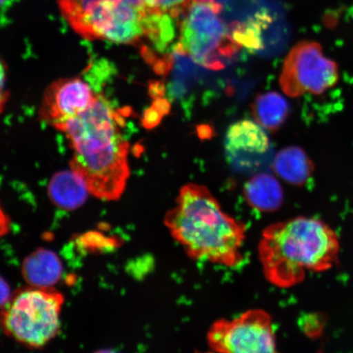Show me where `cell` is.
I'll return each instance as SVG.
<instances>
[{
    "label": "cell",
    "instance_id": "1",
    "mask_svg": "<svg viewBox=\"0 0 353 353\" xmlns=\"http://www.w3.org/2000/svg\"><path fill=\"white\" fill-rule=\"evenodd\" d=\"M123 117L103 95L85 112L57 128L72 144L70 170L100 200L120 199L130 176V144L123 135Z\"/></svg>",
    "mask_w": 353,
    "mask_h": 353
},
{
    "label": "cell",
    "instance_id": "2",
    "mask_svg": "<svg viewBox=\"0 0 353 353\" xmlns=\"http://www.w3.org/2000/svg\"><path fill=\"white\" fill-rule=\"evenodd\" d=\"M164 223L190 259L227 268L242 263L246 225L225 213L217 199L202 185L180 189Z\"/></svg>",
    "mask_w": 353,
    "mask_h": 353
},
{
    "label": "cell",
    "instance_id": "3",
    "mask_svg": "<svg viewBox=\"0 0 353 353\" xmlns=\"http://www.w3.org/2000/svg\"><path fill=\"white\" fill-rule=\"evenodd\" d=\"M339 251L333 229L323 221L304 216L265 228L258 249L264 276L278 288L301 283L307 272L332 268Z\"/></svg>",
    "mask_w": 353,
    "mask_h": 353
},
{
    "label": "cell",
    "instance_id": "4",
    "mask_svg": "<svg viewBox=\"0 0 353 353\" xmlns=\"http://www.w3.org/2000/svg\"><path fill=\"white\" fill-rule=\"evenodd\" d=\"M74 32L90 41L131 44L145 37L148 0H59Z\"/></svg>",
    "mask_w": 353,
    "mask_h": 353
},
{
    "label": "cell",
    "instance_id": "5",
    "mask_svg": "<svg viewBox=\"0 0 353 353\" xmlns=\"http://www.w3.org/2000/svg\"><path fill=\"white\" fill-rule=\"evenodd\" d=\"M217 0H189L174 47L202 68L219 70L242 50L233 41Z\"/></svg>",
    "mask_w": 353,
    "mask_h": 353
},
{
    "label": "cell",
    "instance_id": "6",
    "mask_svg": "<svg viewBox=\"0 0 353 353\" xmlns=\"http://www.w3.org/2000/svg\"><path fill=\"white\" fill-rule=\"evenodd\" d=\"M63 294L30 286L12 295L0 312V326L8 336L32 348L46 346L59 332Z\"/></svg>",
    "mask_w": 353,
    "mask_h": 353
},
{
    "label": "cell",
    "instance_id": "7",
    "mask_svg": "<svg viewBox=\"0 0 353 353\" xmlns=\"http://www.w3.org/2000/svg\"><path fill=\"white\" fill-rule=\"evenodd\" d=\"M339 65L325 56L319 42H299L287 55L282 66L280 85L287 96L321 95L337 85Z\"/></svg>",
    "mask_w": 353,
    "mask_h": 353
},
{
    "label": "cell",
    "instance_id": "8",
    "mask_svg": "<svg viewBox=\"0 0 353 353\" xmlns=\"http://www.w3.org/2000/svg\"><path fill=\"white\" fill-rule=\"evenodd\" d=\"M207 341L216 352H276L272 316L262 309H250L234 319L216 321L207 334Z\"/></svg>",
    "mask_w": 353,
    "mask_h": 353
},
{
    "label": "cell",
    "instance_id": "9",
    "mask_svg": "<svg viewBox=\"0 0 353 353\" xmlns=\"http://www.w3.org/2000/svg\"><path fill=\"white\" fill-rule=\"evenodd\" d=\"M99 94L81 78L63 79L47 88L41 108L43 120L57 127L85 112Z\"/></svg>",
    "mask_w": 353,
    "mask_h": 353
},
{
    "label": "cell",
    "instance_id": "10",
    "mask_svg": "<svg viewBox=\"0 0 353 353\" xmlns=\"http://www.w3.org/2000/svg\"><path fill=\"white\" fill-rule=\"evenodd\" d=\"M224 149L228 164L237 170H254L263 165L270 140L259 123L243 120L229 127Z\"/></svg>",
    "mask_w": 353,
    "mask_h": 353
},
{
    "label": "cell",
    "instance_id": "11",
    "mask_svg": "<svg viewBox=\"0 0 353 353\" xmlns=\"http://www.w3.org/2000/svg\"><path fill=\"white\" fill-rule=\"evenodd\" d=\"M63 267L54 252L48 249H38L24 260L21 274L30 286L50 288L63 276Z\"/></svg>",
    "mask_w": 353,
    "mask_h": 353
},
{
    "label": "cell",
    "instance_id": "12",
    "mask_svg": "<svg viewBox=\"0 0 353 353\" xmlns=\"http://www.w3.org/2000/svg\"><path fill=\"white\" fill-rule=\"evenodd\" d=\"M48 194L59 208L73 210L85 204L90 192L82 179L70 170L60 171L52 176Z\"/></svg>",
    "mask_w": 353,
    "mask_h": 353
},
{
    "label": "cell",
    "instance_id": "13",
    "mask_svg": "<svg viewBox=\"0 0 353 353\" xmlns=\"http://www.w3.org/2000/svg\"><path fill=\"white\" fill-rule=\"evenodd\" d=\"M272 168L278 176L294 186H303L314 172L311 158L297 145H290L278 152Z\"/></svg>",
    "mask_w": 353,
    "mask_h": 353
},
{
    "label": "cell",
    "instance_id": "14",
    "mask_svg": "<svg viewBox=\"0 0 353 353\" xmlns=\"http://www.w3.org/2000/svg\"><path fill=\"white\" fill-rule=\"evenodd\" d=\"M244 196L252 208L264 212L274 211L283 203V190L271 174H259L251 178L244 187Z\"/></svg>",
    "mask_w": 353,
    "mask_h": 353
},
{
    "label": "cell",
    "instance_id": "15",
    "mask_svg": "<svg viewBox=\"0 0 353 353\" xmlns=\"http://www.w3.org/2000/svg\"><path fill=\"white\" fill-rule=\"evenodd\" d=\"M256 122L272 132L284 125L290 114V105L283 96L276 92H267L256 97L251 105Z\"/></svg>",
    "mask_w": 353,
    "mask_h": 353
},
{
    "label": "cell",
    "instance_id": "16",
    "mask_svg": "<svg viewBox=\"0 0 353 353\" xmlns=\"http://www.w3.org/2000/svg\"><path fill=\"white\" fill-rule=\"evenodd\" d=\"M272 22L270 14L263 10L256 12L245 21H233L229 26V32L238 46L250 52L263 50V32Z\"/></svg>",
    "mask_w": 353,
    "mask_h": 353
},
{
    "label": "cell",
    "instance_id": "17",
    "mask_svg": "<svg viewBox=\"0 0 353 353\" xmlns=\"http://www.w3.org/2000/svg\"><path fill=\"white\" fill-rule=\"evenodd\" d=\"M170 112V101L164 98L157 99L151 108L145 110L143 123L147 129H153L157 126L165 114Z\"/></svg>",
    "mask_w": 353,
    "mask_h": 353
},
{
    "label": "cell",
    "instance_id": "18",
    "mask_svg": "<svg viewBox=\"0 0 353 353\" xmlns=\"http://www.w3.org/2000/svg\"><path fill=\"white\" fill-rule=\"evenodd\" d=\"M189 0H148L152 12L167 13L179 20L187 8Z\"/></svg>",
    "mask_w": 353,
    "mask_h": 353
},
{
    "label": "cell",
    "instance_id": "19",
    "mask_svg": "<svg viewBox=\"0 0 353 353\" xmlns=\"http://www.w3.org/2000/svg\"><path fill=\"white\" fill-rule=\"evenodd\" d=\"M325 325V316L321 314H307L301 321L302 330L311 338L320 337L323 333Z\"/></svg>",
    "mask_w": 353,
    "mask_h": 353
},
{
    "label": "cell",
    "instance_id": "20",
    "mask_svg": "<svg viewBox=\"0 0 353 353\" xmlns=\"http://www.w3.org/2000/svg\"><path fill=\"white\" fill-rule=\"evenodd\" d=\"M7 70L6 66L0 59V113L6 107L8 99V92L7 90Z\"/></svg>",
    "mask_w": 353,
    "mask_h": 353
},
{
    "label": "cell",
    "instance_id": "21",
    "mask_svg": "<svg viewBox=\"0 0 353 353\" xmlns=\"http://www.w3.org/2000/svg\"><path fill=\"white\" fill-rule=\"evenodd\" d=\"M12 298L11 290L7 282L0 276V310L6 306Z\"/></svg>",
    "mask_w": 353,
    "mask_h": 353
},
{
    "label": "cell",
    "instance_id": "22",
    "mask_svg": "<svg viewBox=\"0 0 353 353\" xmlns=\"http://www.w3.org/2000/svg\"><path fill=\"white\" fill-rule=\"evenodd\" d=\"M165 91V85L162 82H152L150 85V94L154 99L164 98Z\"/></svg>",
    "mask_w": 353,
    "mask_h": 353
},
{
    "label": "cell",
    "instance_id": "23",
    "mask_svg": "<svg viewBox=\"0 0 353 353\" xmlns=\"http://www.w3.org/2000/svg\"><path fill=\"white\" fill-rule=\"evenodd\" d=\"M10 219L0 206V238L6 236L10 231Z\"/></svg>",
    "mask_w": 353,
    "mask_h": 353
},
{
    "label": "cell",
    "instance_id": "24",
    "mask_svg": "<svg viewBox=\"0 0 353 353\" xmlns=\"http://www.w3.org/2000/svg\"><path fill=\"white\" fill-rule=\"evenodd\" d=\"M7 1V0H0V6H2V4H3L4 3H6Z\"/></svg>",
    "mask_w": 353,
    "mask_h": 353
}]
</instances>
